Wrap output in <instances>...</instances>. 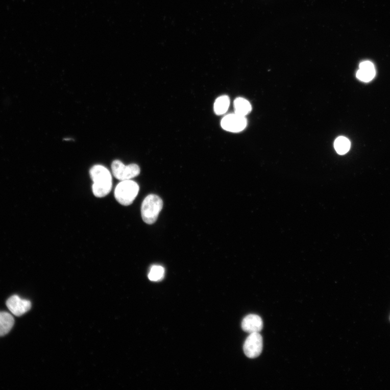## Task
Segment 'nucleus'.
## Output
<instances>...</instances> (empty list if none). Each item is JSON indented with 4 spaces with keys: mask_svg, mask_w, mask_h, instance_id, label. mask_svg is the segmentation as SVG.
I'll list each match as a JSON object with an SVG mask.
<instances>
[{
    "mask_svg": "<svg viewBox=\"0 0 390 390\" xmlns=\"http://www.w3.org/2000/svg\"><path fill=\"white\" fill-rule=\"evenodd\" d=\"M90 174L93 182L92 190L94 196L102 198L108 195L112 188V179L107 168L101 165H94Z\"/></svg>",
    "mask_w": 390,
    "mask_h": 390,
    "instance_id": "nucleus-1",
    "label": "nucleus"
},
{
    "mask_svg": "<svg viewBox=\"0 0 390 390\" xmlns=\"http://www.w3.org/2000/svg\"><path fill=\"white\" fill-rule=\"evenodd\" d=\"M163 206L162 200L157 195L151 194L144 200L141 207V214L144 223L154 224Z\"/></svg>",
    "mask_w": 390,
    "mask_h": 390,
    "instance_id": "nucleus-2",
    "label": "nucleus"
},
{
    "mask_svg": "<svg viewBox=\"0 0 390 390\" xmlns=\"http://www.w3.org/2000/svg\"><path fill=\"white\" fill-rule=\"evenodd\" d=\"M139 190L138 184L130 180L121 181L114 190V197L120 205L128 206L136 198Z\"/></svg>",
    "mask_w": 390,
    "mask_h": 390,
    "instance_id": "nucleus-3",
    "label": "nucleus"
},
{
    "mask_svg": "<svg viewBox=\"0 0 390 390\" xmlns=\"http://www.w3.org/2000/svg\"><path fill=\"white\" fill-rule=\"evenodd\" d=\"M115 178L121 181L129 180L138 176L140 172L139 166L135 164L124 165L119 160L114 161L111 165Z\"/></svg>",
    "mask_w": 390,
    "mask_h": 390,
    "instance_id": "nucleus-4",
    "label": "nucleus"
},
{
    "mask_svg": "<svg viewBox=\"0 0 390 390\" xmlns=\"http://www.w3.org/2000/svg\"><path fill=\"white\" fill-rule=\"evenodd\" d=\"M263 349V339L259 333H251L246 339L243 351L246 356L254 359L259 357Z\"/></svg>",
    "mask_w": 390,
    "mask_h": 390,
    "instance_id": "nucleus-5",
    "label": "nucleus"
},
{
    "mask_svg": "<svg viewBox=\"0 0 390 390\" xmlns=\"http://www.w3.org/2000/svg\"><path fill=\"white\" fill-rule=\"evenodd\" d=\"M245 117L236 113L230 114L225 116L221 121L223 128L231 132H239L243 131L247 126Z\"/></svg>",
    "mask_w": 390,
    "mask_h": 390,
    "instance_id": "nucleus-6",
    "label": "nucleus"
},
{
    "mask_svg": "<svg viewBox=\"0 0 390 390\" xmlns=\"http://www.w3.org/2000/svg\"><path fill=\"white\" fill-rule=\"evenodd\" d=\"M9 310L14 315L20 316L30 311L32 307L31 301L14 295L9 298L6 302Z\"/></svg>",
    "mask_w": 390,
    "mask_h": 390,
    "instance_id": "nucleus-7",
    "label": "nucleus"
},
{
    "mask_svg": "<svg viewBox=\"0 0 390 390\" xmlns=\"http://www.w3.org/2000/svg\"><path fill=\"white\" fill-rule=\"evenodd\" d=\"M263 323L260 316L256 314L246 316L242 322V328L244 331L249 333H259L263 329Z\"/></svg>",
    "mask_w": 390,
    "mask_h": 390,
    "instance_id": "nucleus-8",
    "label": "nucleus"
},
{
    "mask_svg": "<svg viewBox=\"0 0 390 390\" xmlns=\"http://www.w3.org/2000/svg\"><path fill=\"white\" fill-rule=\"evenodd\" d=\"M375 76L376 70L374 64L370 61L361 62L357 72V78L361 82L368 83L373 80Z\"/></svg>",
    "mask_w": 390,
    "mask_h": 390,
    "instance_id": "nucleus-9",
    "label": "nucleus"
},
{
    "mask_svg": "<svg viewBox=\"0 0 390 390\" xmlns=\"http://www.w3.org/2000/svg\"><path fill=\"white\" fill-rule=\"evenodd\" d=\"M14 324V319L10 313L0 312V336L11 331Z\"/></svg>",
    "mask_w": 390,
    "mask_h": 390,
    "instance_id": "nucleus-10",
    "label": "nucleus"
},
{
    "mask_svg": "<svg viewBox=\"0 0 390 390\" xmlns=\"http://www.w3.org/2000/svg\"><path fill=\"white\" fill-rule=\"evenodd\" d=\"M235 113L245 117L252 111V106L249 102L243 99L238 98L234 103Z\"/></svg>",
    "mask_w": 390,
    "mask_h": 390,
    "instance_id": "nucleus-11",
    "label": "nucleus"
},
{
    "mask_svg": "<svg viewBox=\"0 0 390 390\" xmlns=\"http://www.w3.org/2000/svg\"><path fill=\"white\" fill-rule=\"evenodd\" d=\"M230 105V99L227 95L221 96L216 100L214 104V111L217 115L225 113Z\"/></svg>",
    "mask_w": 390,
    "mask_h": 390,
    "instance_id": "nucleus-12",
    "label": "nucleus"
},
{
    "mask_svg": "<svg viewBox=\"0 0 390 390\" xmlns=\"http://www.w3.org/2000/svg\"><path fill=\"white\" fill-rule=\"evenodd\" d=\"M350 147V141L347 138L339 137L335 140L334 148L336 153L339 155H343L348 153Z\"/></svg>",
    "mask_w": 390,
    "mask_h": 390,
    "instance_id": "nucleus-13",
    "label": "nucleus"
},
{
    "mask_svg": "<svg viewBox=\"0 0 390 390\" xmlns=\"http://www.w3.org/2000/svg\"><path fill=\"white\" fill-rule=\"evenodd\" d=\"M165 276V270L159 265H154L151 267L148 278L150 280L155 282L162 281Z\"/></svg>",
    "mask_w": 390,
    "mask_h": 390,
    "instance_id": "nucleus-14",
    "label": "nucleus"
}]
</instances>
